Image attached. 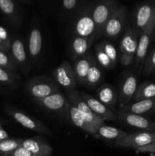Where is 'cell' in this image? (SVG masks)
I'll return each instance as SVG.
<instances>
[{"label": "cell", "mask_w": 155, "mask_h": 156, "mask_svg": "<svg viewBox=\"0 0 155 156\" xmlns=\"http://www.w3.org/2000/svg\"><path fill=\"white\" fill-rule=\"evenodd\" d=\"M153 142H155V132L141 131L128 134L122 140L115 142L113 146L117 148H130L136 149Z\"/></svg>", "instance_id": "obj_15"}, {"label": "cell", "mask_w": 155, "mask_h": 156, "mask_svg": "<svg viewBox=\"0 0 155 156\" xmlns=\"http://www.w3.org/2000/svg\"><path fill=\"white\" fill-rule=\"evenodd\" d=\"M67 119L72 123L76 127L79 128L86 133L97 136V129L91 125L89 122L87 121L83 116L81 115L78 110L77 109L74 105L70 102L67 111Z\"/></svg>", "instance_id": "obj_21"}, {"label": "cell", "mask_w": 155, "mask_h": 156, "mask_svg": "<svg viewBox=\"0 0 155 156\" xmlns=\"http://www.w3.org/2000/svg\"><path fill=\"white\" fill-rule=\"evenodd\" d=\"M21 145L30 150L33 156H50L53 153L50 143L39 136L23 140Z\"/></svg>", "instance_id": "obj_19"}, {"label": "cell", "mask_w": 155, "mask_h": 156, "mask_svg": "<svg viewBox=\"0 0 155 156\" xmlns=\"http://www.w3.org/2000/svg\"><path fill=\"white\" fill-rule=\"evenodd\" d=\"M26 92L32 100L46 97L59 91V85L54 80L45 76H36L26 83Z\"/></svg>", "instance_id": "obj_2"}, {"label": "cell", "mask_w": 155, "mask_h": 156, "mask_svg": "<svg viewBox=\"0 0 155 156\" xmlns=\"http://www.w3.org/2000/svg\"><path fill=\"white\" fill-rule=\"evenodd\" d=\"M137 153H151L155 154V142L147 144L146 146H141L135 149Z\"/></svg>", "instance_id": "obj_36"}, {"label": "cell", "mask_w": 155, "mask_h": 156, "mask_svg": "<svg viewBox=\"0 0 155 156\" xmlns=\"http://www.w3.org/2000/svg\"><path fill=\"white\" fill-rule=\"evenodd\" d=\"M71 35L97 39V27L92 14V2L82 0L71 16Z\"/></svg>", "instance_id": "obj_1"}, {"label": "cell", "mask_w": 155, "mask_h": 156, "mask_svg": "<svg viewBox=\"0 0 155 156\" xmlns=\"http://www.w3.org/2000/svg\"><path fill=\"white\" fill-rule=\"evenodd\" d=\"M0 12L13 26L21 25L22 11L15 0H0Z\"/></svg>", "instance_id": "obj_20"}, {"label": "cell", "mask_w": 155, "mask_h": 156, "mask_svg": "<svg viewBox=\"0 0 155 156\" xmlns=\"http://www.w3.org/2000/svg\"><path fill=\"white\" fill-rule=\"evenodd\" d=\"M117 120L131 127L136 128L141 131L155 132V123L145 116L126 111L120 109L116 114Z\"/></svg>", "instance_id": "obj_14"}, {"label": "cell", "mask_w": 155, "mask_h": 156, "mask_svg": "<svg viewBox=\"0 0 155 156\" xmlns=\"http://www.w3.org/2000/svg\"><path fill=\"white\" fill-rule=\"evenodd\" d=\"M80 94L91 109L102 119L104 120H117L116 114H115L110 108L100 101L97 98H96L84 91H81Z\"/></svg>", "instance_id": "obj_18"}, {"label": "cell", "mask_w": 155, "mask_h": 156, "mask_svg": "<svg viewBox=\"0 0 155 156\" xmlns=\"http://www.w3.org/2000/svg\"><path fill=\"white\" fill-rule=\"evenodd\" d=\"M0 38L7 44L9 47L11 46V41H12V37L9 34L5 28L2 26H0Z\"/></svg>", "instance_id": "obj_37"}, {"label": "cell", "mask_w": 155, "mask_h": 156, "mask_svg": "<svg viewBox=\"0 0 155 156\" xmlns=\"http://www.w3.org/2000/svg\"><path fill=\"white\" fill-rule=\"evenodd\" d=\"M94 56L97 62L102 68L106 69H112L114 67H115L111 62L107 54L105 53L100 43L97 44L94 47Z\"/></svg>", "instance_id": "obj_29"}, {"label": "cell", "mask_w": 155, "mask_h": 156, "mask_svg": "<svg viewBox=\"0 0 155 156\" xmlns=\"http://www.w3.org/2000/svg\"><path fill=\"white\" fill-rule=\"evenodd\" d=\"M97 98L109 108L115 106L119 100V92L116 88L109 84H103L97 91Z\"/></svg>", "instance_id": "obj_24"}, {"label": "cell", "mask_w": 155, "mask_h": 156, "mask_svg": "<svg viewBox=\"0 0 155 156\" xmlns=\"http://www.w3.org/2000/svg\"><path fill=\"white\" fill-rule=\"evenodd\" d=\"M94 41V38L71 35L68 44V53L71 59L76 60L90 52V48Z\"/></svg>", "instance_id": "obj_17"}, {"label": "cell", "mask_w": 155, "mask_h": 156, "mask_svg": "<svg viewBox=\"0 0 155 156\" xmlns=\"http://www.w3.org/2000/svg\"><path fill=\"white\" fill-rule=\"evenodd\" d=\"M10 53L15 62L18 68L21 69L24 74L30 73L31 69L30 56L27 53V47L21 37L14 36L12 37L10 46Z\"/></svg>", "instance_id": "obj_10"}, {"label": "cell", "mask_w": 155, "mask_h": 156, "mask_svg": "<svg viewBox=\"0 0 155 156\" xmlns=\"http://www.w3.org/2000/svg\"><path fill=\"white\" fill-rule=\"evenodd\" d=\"M20 76L17 72L0 66V85L13 89L18 87Z\"/></svg>", "instance_id": "obj_27"}, {"label": "cell", "mask_w": 155, "mask_h": 156, "mask_svg": "<svg viewBox=\"0 0 155 156\" xmlns=\"http://www.w3.org/2000/svg\"><path fill=\"white\" fill-rule=\"evenodd\" d=\"M127 9L124 5H119L109 17L103 29V35L109 39H115L122 33L126 26Z\"/></svg>", "instance_id": "obj_7"}, {"label": "cell", "mask_w": 155, "mask_h": 156, "mask_svg": "<svg viewBox=\"0 0 155 156\" xmlns=\"http://www.w3.org/2000/svg\"><path fill=\"white\" fill-rule=\"evenodd\" d=\"M32 101L40 109L67 119V111L70 101L67 96L64 95L59 91L46 97Z\"/></svg>", "instance_id": "obj_4"}, {"label": "cell", "mask_w": 155, "mask_h": 156, "mask_svg": "<svg viewBox=\"0 0 155 156\" xmlns=\"http://www.w3.org/2000/svg\"><path fill=\"white\" fill-rule=\"evenodd\" d=\"M144 76H150L155 73V46L150 53L146 57L142 68Z\"/></svg>", "instance_id": "obj_32"}, {"label": "cell", "mask_w": 155, "mask_h": 156, "mask_svg": "<svg viewBox=\"0 0 155 156\" xmlns=\"http://www.w3.org/2000/svg\"><path fill=\"white\" fill-rule=\"evenodd\" d=\"M19 1L21 2H23V3H29L30 1H31V0H19Z\"/></svg>", "instance_id": "obj_40"}, {"label": "cell", "mask_w": 155, "mask_h": 156, "mask_svg": "<svg viewBox=\"0 0 155 156\" xmlns=\"http://www.w3.org/2000/svg\"><path fill=\"white\" fill-rule=\"evenodd\" d=\"M9 138V136L8 133L6 132L5 129L3 128L2 125V121L0 120V140H5V139Z\"/></svg>", "instance_id": "obj_38"}, {"label": "cell", "mask_w": 155, "mask_h": 156, "mask_svg": "<svg viewBox=\"0 0 155 156\" xmlns=\"http://www.w3.org/2000/svg\"><path fill=\"white\" fill-rule=\"evenodd\" d=\"M134 13L133 27L141 34L155 19V4L150 0L140 3Z\"/></svg>", "instance_id": "obj_12"}, {"label": "cell", "mask_w": 155, "mask_h": 156, "mask_svg": "<svg viewBox=\"0 0 155 156\" xmlns=\"http://www.w3.org/2000/svg\"><path fill=\"white\" fill-rule=\"evenodd\" d=\"M5 111L7 113V114H9L12 118H13L23 127L33 131V132H37L41 134L49 136H53L52 131L43 122L31 117L24 111L12 106H6L5 108Z\"/></svg>", "instance_id": "obj_5"}, {"label": "cell", "mask_w": 155, "mask_h": 156, "mask_svg": "<svg viewBox=\"0 0 155 156\" xmlns=\"http://www.w3.org/2000/svg\"><path fill=\"white\" fill-rule=\"evenodd\" d=\"M0 50L10 53V47H9L1 38H0Z\"/></svg>", "instance_id": "obj_39"}, {"label": "cell", "mask_w": 155, "mask_h": 156, "mask_svg": "<svg viewBox=\"0 0 155 156\" xmlns=\"http://www.w3.org/2000/svg\"><path fill=\"white\" fill-rule=\"evenodd\" d=\"M155 31V19L139 35L138 47L135 57V68L137 71H142L143 65L148 54V49L152 37Z\"/></svg>", "instance_id": "obj_11"}, {"label": "cell", "mask_w": 155, "mask_h": 156, "mask_svg": "<svg viewBox=\"0 0 155 156\" xmlns=\"http://www.w3.org/2000/svg\"><path fill=\"white\" fill-rule=\"evenodd\" d=\"M0 120H1V119H0Z\"/></svg>", "instance_id": "obj_43"}, {"label": "cell", "mask_w": 155, "mask_h": 156, "mask_svg": "<svg viewBox=\"0 0 155 156\" xmlns=\"http://www.w3.org/2000/svg\"><path fill=\"white\" fill-rule=\"evenodd\" d=\"M138 87V77L132 72L124 74L119 84V100L120 108L127 105L133 99Z\"/></svg>", "instance_id": "obj_16"}, {"label": "cell", "mask_w": 155, "mask_h": 156, "mask_svg": "<svg viewBox=\"0 0 155 156\" xmlns=\"http://www.w3.org/2000/svg\"><path fill=\"white\" fill-rule=\"evenodd\" d=\"M128 133L122 129L116 127L103 124L97 129V136L106 141H110L112 143L124 138Z\"/></svg>", "instance_id": "obj_25"}, {"label": "cell", "mask_w": 155, "mask_h": 156, "mask_svg": "<svg viewBox=\"0 0 155 156\" xmlns=\"http://www.w3.org/2000/svg\"><path fill=\"white\" fill-rule=\"evenodd\" d=\"M9 156H33L30 150L23 146L22 145L12 151Z\"/></svg>", "instance_id": "obj_35"}, {"label": "cell", "mask_w": 155, "mask_h": 156, "mask_svg": "<svg viewBox=\"0 0 155 156\" xmlns=\"http://www.w3.org/2000/svg\"><path fill=\"white\" fill-rule=\"evenodd\" d=\"M0 66L14 72H17L18 69V66L14 61L11 53L2 50H0Z\"/></svg>", "instance_id": "obj_31"}, {"label": "cell", "mask_w": 155, "mask_h": 156, "mask_svg": "<svg viewBox=\"0 0 155 156\" xmlns=\"http://www.w3.org/2000/svg\"><path fill=\"white\" fill-rule=\"evenodd\" d=\"M94 59H95L94 54H93L91 52H88L84 56L74 61V65H72L73 69H74L78 84L84 85L88 70Z\"/></svg>", "instance_id": "obj_23"}, {"label": "cell", "mask_w": 155, "mask_h": 156, "mask_svg": "<svg viewBox=\"0 0 155 156\" xmlns=\"http://www.w3.org/2000/svg\"><path fill=\"white\" fill-rule=\"evenodd\" d=\"M79 0H62V13L65 18H69L75 12Z\"/></svg>", "instance_id": "obj_33"}, {"label": "cell", "mask_w": 155, "mask_h": 156, "mask_svg": "<svg viewBox=\"0 0 155 156\" xmlns=\"http://www.w3.org/2000/svg\"><path fill=\"white\" fill-rule=\"evenodd\" d=\"M154 74H155V73H154Z\"/></svg>", "instance_id": "obj_44"}, {"label": "cell", "mask_w": 155, "mask_h": 156, "mask_svg": "<svg viewBox=\"0 0 155 156\" xmlns=\"http://www.w3.org/2000/svg\"><path fill=\"white\" fill-rule=\"evenodd\" d=\"M119 5L117 0H96L92 2V14L97 27V39L103 35L108 19Z\"/></svg>", "instance_id": "obj_6"}, {"label": "cell", "mask_w": 155, "mask_h": 156, "mask_svg": "<svg viewBox=\"0 0 155 156\" xmlns=\"http://www.w3.org/2000/svg\"><path fill=\"white\" fill-rule=\"evenodd\" d=\"M100 45H101V47H103L105 53L107 54V56H109V58L110 59L111 62H112V63H113V65L115 66L117 64V51L115 46H114L111 42L106 41V40L100 41Z\"/></svg>", "instance_id": "obj_34"}, {"label": "cell", "mask_w": 155, "mask_h": 156, "mask_svg": "<svg viewBox=\"0 0 155 156\" xmlns=\"http://www.w3.org/2000/svg\"><path fill=\"white\" fill-rule=\"evenodd\" d=\"M154 34V41H155V31H154V34Z\"/></svg>", "instance_id": "obj_42"}, {"label": "cell", "mask_w": 155, "mask_h": 156, "mask_svg": "<svg viewBox=\"0 0 155 156\" xmlns=\"http://www.w3.org/2000/svg\"><path fill=\"white\" fill-rule=\"evenodd\" d=\"M27 50L32 66L40 61L43 49V38L40 27L36 23L33 22L28 31L27 39Z\"/></svg>", "instance_id": "obj_9"}, {"label": "cell", "mask_w": 155, "mask_h": 156, "mask_svg": "<svg viewBox=\"0 0 155 156\" xmlns=\"http://www.w3.org/2000/svg\"><path fill=\"white\" fill-rule=\"evenodd\" d=\"M140 34L132 26L127 27L120 41V62L124 66H129L135 62Z\"/></svg>", "instance_id": "obj_3"}, {"label": "cell", "mask_w": 155, "mask_h": 156, "mask_svg": "<svg viewBox=\"0 0 155 156\" xmlns=\"http://www.w3.org/2000/svg\"><path fill=\"white\" fill-rule=\"evenodd\" d=\"M54 80L65 89H76L78 82L74 75L73 66L68 61L64 60L53 71Z\"/></svg>", "instance_id": "obj_13"}, {"label": "cell", "mask_w": 155, "mask_h": 156, "mask_svg": "<svg viewBox=\"0 0 155 156\" xmlns=\"http://www.w3.org/2000/svg\"><path fill=\"white\" fill-rule=\"evenodd\" d=\"M155 97V82L145 81L138 85L132 101L151 98Z\"/></svg>", "instance_id": "obj_28"}, {"label": "cell", "mask_w": 155, "mask_h": 156, "mask_svg": "<svg viewBox=\"0 0 155 156\" xmlns=\"http://www.w3.org/2000/svg\"><path fill=\"white\" fill-rule=\"evenodd\" d=\"M120 109L141 115H149L155 112V97L138 101H132L127 105L121 107Z\"/></svg>", "instance_id": "obj_22"}, {"label": "cell", "mask_w": 155, "mask_h": 156, "mask_svg": "<svg viewBox=\"0 0 155 156\" xmlns=\"http://www.w3.org/2000/svg\"><path fill=\"white\" fill-rule=\"evenodd\" d=\"M101 68L102 67L99 65L96 59H94L88 70L84 85L88 88H96L100 85L103 79V73Z\"/></svg>", "instance_id": "obj_26"}, {"label": "cell", "mask_w": 155, "mask_h": 156, "mask_svg": "<svg viewBox=\"0 0 155 156\" xmlns=\"http://www.w3.org/2000/svg\"><path fill=\"white\" fill-rule=\"evenodd\" d=\"M65 93L68 101L77 108L84 118L89 122L91 125H93L96 129H97L101 125L104 124V120L96 114L91 109V108L81 97L80 92H78L76 89H72L67 90L65 91Z\"/></svg>", "instance_id": "obj_8"}, {"label": "cell", "mask_w": 155, "mask_h": 156, "mask_svg": "<svg viewBox=\"0 0 155 156\" xmlns=\"http://www.w3.org/2000/svg\"><path fill=\"white\" fill-rule=\"evenodd\" d=\"M22 139L7 138L0 140V155L9 156L11 152L21 146Z\"/></svg>", "instance_id": "obj_30"}, {"label": "cell", "mask_w": 155, "mask_h": 156, "mask_svg": "<svg viewBox=\"0 0 155 156\" xmlns=\"http://www.w3.org/2000/svg\"><path fill=\"white\" fill-rule=\"evenodd\" d=\"M150 2H152L153 3V4H155V0H150Z\"/></svg>", "instance_id": "obj_41"}]
</instances>
